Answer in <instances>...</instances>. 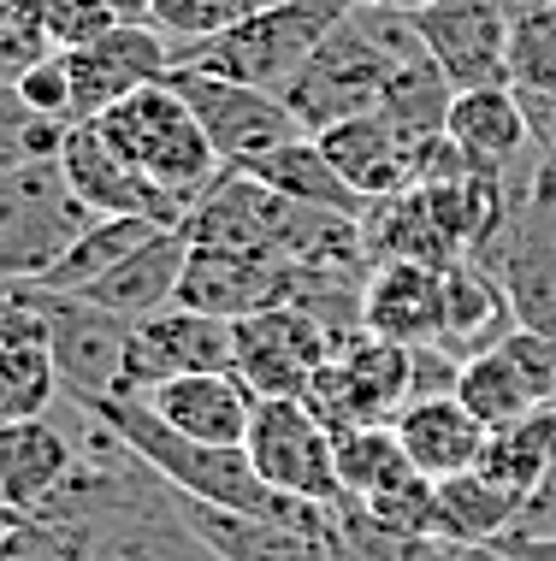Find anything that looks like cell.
I'll list each match as a JSON object with an SVG mask.
<instances>
[{"instance_id":"cell-19","label":"cell","mask_w":556,"mask_h":561,"mask_svg":"<svg viewBox=\"0 0 556 561\" xmlns=\"http://www.w3.org/2000/svg\"><path fill=\"white\" fill-rule=\"evenodd\" d=\"M83 561H219L207 538L184 520V496L172 508H131L83 526Z\"/></svg>"},{"instance_id":"cell-27","label":"cell","mask_w":556,"mask_h":561,"mask_svg":"<svg viewBox=\"0 0 556 561\" xmlns=\"http://www.w3.org/2000/svg\"><path fill=\"white\" fill-rule=\"evenodd\" d=\"M551 467H556V402H538L533 414L498 426L486 437V455H479V473L509 484V491H521V496H527Z\"/></svg>"},{"instance_id":"cell-6","label":"cell","mask_w":556,"mask_h":561,"mask_svg":"<svg viewBox=\"0 0 556 561\" xmlns=\"http://www.w3.org/2000/svg\"><path fill=\"white\" fill-rule=\"evenodd\" d=\"M303 402L332 432L397 420L402 408H409V343L373 337L367 325L350 331V337H338L332 355L320 360V373H314Z\"/></svg>"},{"instance_id":"cell-32","label":"cell","mask_w":556,"mask_h":561,"mask_svg":"<svg viewBox=\"0 0 556 561\" xmlns=\"http://www.w3.org/2000/svg\"><path fill=\"white\" fill-rule=\"evenodd\" d=\"M509 89L556 101V7L509 19Z\"/></svg>"},{"instance_id":"cell-14","label":"cell","mask_w":556,"mask_h":561,"mask_svg":"<svg viewBox=\"0 0 556 561\" xmlns=\"http://www.w3.org/2000/svg\"><path fill=\"white\" fill-rule=\"evenodd\" d=\"M59 165H66L71 190H78V202L89 214H131V219H160V225H178V231H184V219H190L184 207H178L160 184H148L125 154H113L95 125H71Z\"/></svg>"},{"instance_id":"cell-43","label":"cell","mask_w":556,"mask_h":561,"mask_svg":"<svg viewBox=\"0 0 556 561\" xmlns=\"http://www.w3.org/2000/svg\"><path fill=\"white\" fill-rule=\"evenodd\" d=\"M503 561H556V538H521V533H509L491 543Z\"/></svg>"},{"instance_id":"cell-37","label":"cell","mask_w":556,"mask_h":561,"mask_svg":"<svg viewBox=\"0 0 556 561\" xmlns=\"http://www.w3.org/2000/svg\"><path fill=\"white\" fill-rule=\"evenodd\" d=\"M12 89H19V95H24L36 113L59 118V125H78V95H71L66 54H48V59H30V66H19Z\"/></svg>"},{"instance_id":"cell-31","label":"cell","mask_w":556,"mask_h":561,"mask_svg":"<svg viewBox=\"0 0 556 561\" xmlns=\"http://www.w3.org/2000/svg\"><path fill=\"white\" fill-rule=\"evenodd\" d=\"M409 449H402V437L390 420H379V426H350L338 432V479H343V496L350 503H362V496L385 491L390 479L409 473Z\"/></svg>"},{"instance_id":"cell-44","label":"cell","mask_w":556,"mask_h":561,"mask_svg":"<svg viewBox=\"0 0 556 561\" xmlns=\"http://www.w3.org/2000/svg\"><path fill=\"white\" fill-rule=\"evenodd\" d=\"M373 7H390V12H420V7H432V0H373Z\"/></svg>"},{"instance_id":"cell-15","label":"cell","mask_w":556,"mask_h":561,"mask_svg":"<svg viewBox=\"0 0 556 561\" xmlns=\"http://www.w3.org/2000/svg\"><path fill=\"white\" fill-rule=\"evenodd\" d=\"M143 402L155 408V420H167L172 432L195 437V444L243 449L261 397L237 373H184V378H167V385L143 390Z\"/></svg>"},{"instance_id":"cell-22","label":"cell","mask_w":556,"mask_h":561,"mask_svg":"<svg viewBox=\"0 0 556 561\" xmlns=\"http://www.w3.org/2000/svg\"><path fill=\"white\" fill-rule=\"evenodd\" d=\"M362 242L373 254V266L385 261H415V266H456L468 254L456 249V237L444 231V219L432 214L427 190H397V195H379V202L362 214Z\"/></svg>"},{"instance_id":"cell-8","label":"cell","mask_w":556,"mask_h":561,"mask_svg":"<svg viewBox=\"0 0 556 561\" xmlns=\"http://www.w3.org/2000/svg\"><path fill=\"white\" fill-rule=\"evenodd\" d=\"M184 373H237V320L184 308V301L131 320L125 397H143V390L167 385V378H184Z\"/></svg>"},{"instance_id":"cell-23","label":"cell","mask_w":556,"mask_h":561,"mask_svg":"<svg viewBox=\"0 0 556 561\" xmlns=\"http://www.w3.org/2000/svg\"><path fill=\"white\" fill-rule=\"evenodd\" d=\"M444 136H450L456 148H468L479 165H491V172H509V165L527 154V142H533V118H527V107H521V95H515L509 83L456 89Z\"/></svg>"},{"instance_id":"cell-1","label":"cell","mask_w":556,"mask_h":561,"mask_svg":"<svg viewBox=\"0 0 556 561\" xmlns=\"http://www.w3.org/2000/svg\"><path fill=\"white\" fill-rule=\"evenodd\" d=\"M415 36V12H390V7H355L320 48L308 54V66L279 89V101L303 118L308 136H320L338 118L373 113L385 101L390 78H397L409 59H420Z\"/></svg>"},{"instance_id":"cell-21","label":"cell","mask_w":556,"mask_h":561,"mask_svg":"<svg viewBox=\"0 0 556 561\" xmlns=\"http://www.w3.org/2000/svg\"><path fill=\"white\" fill-rule=\"evenodd\" d=\"M184 261H190V237L178 231H160L148 237L137 254H125L113 272H101L89 290H78L83 301L118 313V320H143V313H160L178 301V278H184Z\"/></svg>"},{"instance_id":"cell-42","label":"cell","mask_w":556,"mask_h":561,"mask_svg":"<svg viewBox=\"0 0 556 561\" xmlns=\"http://www.w3.org/2000/svg\"><path fill=\"white\" fill-rule=\"evenodd\" d=\"M521 107L533 118V148L538 154H556V101L551 95H521Z\"/></svg>"},{"instance_id":"cell-29","label":"cell","mask_w":556,"mask_h":561,"mask_svg":"<svg viewBox=\"0 0 556 561\" xmlns=\"http://www.w3.org/2000/svg\"><path fill=\"white\" fill-rule=\"evenodd\" d=\"M456 397L468 402V414H479L491 432L538 408L533 385L521 378L515 360L503 355V343H498V348H486V355H468V360H462V385H456Z\"/></svg>"},{"instance_id":"cell-26","label":"cell","mask_w":556,"mask_h":561,"mask_svg":"<svg viewBox=\"0 0 556 561\" xmlns=\"http://www.w3.org/2000/svg\"><path fill=\"white\" fill-rule=\"evenodd\" d=\"M160 231H172V225H160V219H131V214H95L83 225V237L71 242L59 261L42 272V278H30V284H42V290H59V296H78L89 290V284L101 278V272H113L125 254H137L148 237H160Z\"/></svg>"},{"instance_id":"cell-41","label":"cell","mask_w":556,"mask_h":561,"mask_svg":"<svg viewBox=\"0 0 556 561\" xmlns=\"http://www.w3.org/2000/svg\"><path fill=\"white\" fill-rule=\"evenodd\" d=\"M515 533H521V538H556V467H551V473L527 491ZM503 538H509V533H503Z\"/></svg>"},{"instance_id":"cell-34","label":"cell","mask_w":556,"mask_h":561,"mask_svg":"<svg viewBox=\"0 0 556 561\" xmlns=\"http://www.w3.org/2000/svg\"><path fill=\"white\" fill-rule=\"evenodd\" d=\"M0 561H83V526L24 514L0 526Z\"/></svg>"},{"instance_id":"cell-33","label":"cell","mask_w":556,"mask_h":561,"mask_svg":"<svg viewBox=\"0 0 556 561\" xmlns=\"http://www.w3.org/2000/svg\"><path fill=\"white\" fill-rule=\"evenodd\" d=\"M71 125L36 113L19 89H0V165H36V160H59L66 154Z\"/></svg>"},{"instance_id":"cell-28","label":"cell","mask_w":556,"mask_h":561,"mask_svg":"<svg viewBox=\"0 0 556 561\" xmlns=\"http://www.w3.org/2000/svg\"><path fill=\"white\" fill-rule=\"evenodd\" d=\"M450 101H456L450 78H444L439 66H432L427 54H420V59H409V66L390 78L385 101H379L373 113L390 118V125H397V130L420 148V142H432V136H444V125H450Z\"/></svg>"},{"instance_id":"cell-4","label":"cell","mask_w":556,"mask_h":561,"mask_svg":"<svg viewBox=\"0 0 556 561\" xmlns=\"http://www.w3.org/2000/svg\"><path fill=\"white\" fill-rule=\"evenodd\" d=\"M355 7H367V0H279V7L243 12V19L225 24L219 36L172 48V66L219 71V78H237V83H254V89H273L279 95V89L308 66V54L320 48Z\"/></svg>"},{"instance_id":"cell-11","label":"cell","mask_w":556,"mask_h":561,"mask_svg":"<svg viewBox=\"0 0 556 561\" xmlns=\"http://www.w3.org/2000/svg\"><path fill=\"white\" fill-rule=\"evenodd\" d=\"M296 261L266 249H237V242H190L184 278H178V301L219 320H249L261 308L291 301Z\"/></svg>"},{"instance_id":"cell-2","label":"cell","mask_w":556,"mask_h":561,"mask_svg":"<svg viewBox=\"0 0 556 561\" xmlns=\"http://www.w3.org/2000/svg\"><path fill=\"white\" fill-rule=\"evenodd\" d=\"M89 414L107 420V426L125 437L178 496H190V503H202V508L273 514V520H303V514H314V503H291V496H279L273 484L254 473L249 449L195 444V437L172 432L167 420H155V408H148L143 397H107V402L89 408Z\"/></svg>"},{"instance_id":"cell-7","label":"cell","mask_w":556,"mask_h":561,"mask_svg":"<svg viewBox=\"0 0 556 561\" xmlns=\"http://www.w3.org/2000/svg\"><path fill=\"white\" fill-rule=\"evenodd\" d=\"M167 78H172L178 95L190 101V113L202 118V130H207V142H214L225 172H243V165H254L261 154L308 136L303 118L284 107L273 89H254V83L219 78V71H195V66H172Z\"/></svg>"},{"instance_id":"cell-13","label":"cell","mask_w":556,"mask_h":561,"mask_svg":"<svg viewBox=\"0 0 556 561\" xmlns=\"http://www.w3.org/2000/svg\"><path fill=\"white\" fill-rule=\"evenodd\" d=\"M59 54H66L71 95H78V125L172 71V42L155 24H113L107 36L83 42V48H59Z\"/></svg>"},{"instance_id":"cell-16","label":"cell","mask_w":556,"mask_h":561,"mask_svg":"<svg viewBox=\"0 0 556 561\" xmlns=\"http://www.w3.org/2000/svg\"><path fill=\"white\" fill-rule=\"evenodd\" d=\"M314 142L326 148V160L338 165L343 184H350L355 195H367V202L397 195V190H415V178H420V148L379 113L338 118V125H326Z\"/></svg>"},{"instance_id":"cell-12","label":"cell","mask_w":556,"mask_h":561,"mask_svg":"<svg viewBox=\"0 0 556 561\" xmlns=\"http://www.w3.org/2000/svg\"><path fill=\"white\" fill-rule=\"evenodd\" d=\"M415 36L450 89L509 83V12L498 0H432L415 12Z\"/></svg>"},{"instance_id":"cell-5","label":"cell","mask_w":556,"mask_h":561,"mask_svg":"<svg viewBox=\"0 0 556 561\" xmlns=\"http://www.w3.org/2000/svg\"><path fill=\"white\" fill-rule=\"evenodd\" d=\"M254 473L273 484L291 503L314 508H338L343 503V479H338V432L303 397H261L243 437Z\"/></svg>"},{"instance_id":"cell-9","label":"cell","mask_w":556,"mask_h":561,"mask_svg":"<svg viewBox=\"0 0 556 561\" xmlns=\"http://www.w3.org/2000/svg\"><path fill=\"white\" fill-rule=\"evenodd\" d=\"M48 313V348H54V367H59V385H66V402L78 408H95L107 397H125V337H131V320L95 308L83 296H59V290H42L30 284Z\"/></svg>"},{"instance_id":"cell-10","label":"cell","mask_w":556,"mask_h":561,"mask_svg":"<svg viewBox=\"0 0 556 561\" xmlns=\"http://www.w3.org/2000/svg\"><path fill=\"white\" fill-rule=\"evenodd\" d=\"M332 343L338 337L314 313H303L296 301H279V308L237 320V378L254 397H308Z\"/></svg>"},{"instance_id":"cell-40","label":"cell","mask_w":556,"mask_h":561,"mask_svg":"<svg viewBox=\"0 0 556 561\" xmlns=\"http://www.w3.org/2000/svg\"><path fill=\"white\" fill-rule=\"evenodd\" d=\"M118 24V12L107 0H48V36L59 48H83V42L107 36Z\"/></svg>"},{"instance_id":"cell-3","label":"cell","mask_w":556,"mask_h":561,"mask_svg":"<svg viewBox=\"0 0 556 561\" xmlns=\"http://www.w3.org/2000/svg\"><path fill=\"white\" fill-rule=\"evenodd\" d=\"M83 125H95L101 142H107L113 154H125L148 184L167 190L184 214H195V202L225 178L202 118L190 113V101L172 89V78L137 89V95H125L118 107L83 118Z\"/></svg>"},{"instance_id":"cell-35","label":"cell","mask_w":556,"mask_h":561,"mask_svg":"<svg viewBox=\"0 0 556 561\" xmlns=\"http://www.w3.org/2000/svg\"><path fill=\"white\" fill-rule=\"evenodd\" d=\"M362 508L373 520L397 526V533H432V514H439V479H427L420 467H409L402 479H390L385 491L362 496Z\"/></svg>"},{"instance_id":"cell-30","label":"cell","mask_w":556,"mask_h":561,"mask_svg":"<svg viewBox=\"0 0 556 561\" xmlns=\"http://www.w3.org/2000/svg\"><path fill=\"white\" fill-rule=\"evenodd\" d=\"M338 514V550L343 561H450L456 556V543L432 538V533H397V526L373 520L362 503H343L332 508Z\"/></svg>"},{"instance_id":"cell-20","label":"cell","mask_w":556,"mask_h":561,"mask_svg":"<svg viewBox=\"0 0 556 561\" xmlns=\"http://www.w3.org/2000/svg\"><path fill=\"white\" fill-rule=\"evenodd\" d=\"M397 437L409 449V461L420 467L427 479H456V473H474L479 455H486V437L491 426L479 414H468L462 397H432V402H409L397 420Z\"/></svg>"},{"instance_id":"cell-18","label":"cell","mask_w":556,"mask_h":561,"mask_svg":"<svg viewBox=\"0 0 556 561\" xmlns=\"http://www.w3.org/2000/svg\"><path fill=\"white\" fill-rule=\"evenodd\" d=\"M444 272L450 266H415V261H385L367 272L362 290V325L390 343H444Z\"/></svg>"},{"instance_id":"cell-25","label":"cell","mask_w":556,"mask_h":561,"mask_svg":"<svg viewBox=\"0 0 556 561\" xmlns=\"http://www.w3.org/2000/svg\"><path fill=\"white\" fill-rule=\"evenodd\" d=\"M249 178H261L266 190H279L284 202H303V207H320V214H343V219H362L367 214V195H355L350 184L338 178V165L326 160V148L314 136H296V142L261 154L254 165H243Z\"/></svg>"},{"instance_id":"cell-24","label":"cell","mask_w":556,"mask_h":561,"mask_svg":"<svg viewBox=\"0 0 556 561\" xmlns=\"http://www.w3.org/2000/svg\"><path fill=\"white\" fill-rule=\"evenodd\" d=\"M521 503L527 496L509 491V484L474 473H456V479H439V514H432V538L456 543V550H491L503 533H515L521 520Z\"/></svg>"},{"instance_id":"cell-38","label":"cell","mask_w":556,"mask_h":561,"mask_svg":"<svg viewBox=\"0 0 556 561\" xmlns=\"http://www.w3.org/2000/svg\"><path fill=\"white\" fill-rule=\"evenodd\" d=\"M503 355L521 367V378L533 385L538 402H556V331H527L515 325L503 337Z\"/></svg>"},{"instance_id":"cell-36","label":"cell","mask_w":556,"mask_h":561,"mask_svg":"<svg viewBox=\"0 0 556 561\" xmlns=\"http://www.w3.org/2000/svg\"><path fill=\"white\" fill-rule=\"evenodd\" d=\"M243 19V7L237 0H155L148 7V24L160 30V36H172L178 48L184 42H202V36H219L225 24Z\"/></svg>"},{"instance_id":"cell-46","label":"cell","mask_w":556,"mask_h":561,"mask_svg":"<svg viewBox=\"0 0 556 561\" xmlns=\"http://www.w3.org/2000/svg\"><path fill=\"white\" fill-rule=\"evenodd\" d=\"M0 526H7V520H0Z\"/></svg>"},{"instance_id":"cell-39","label":"cell","mask_w":556,"mask_h":561,"mask_svg":"<svg viewBox=\"0 0 556 561\" xmlns=\"http://www.w3.org/2000/svg\"><path fill=\"white\" fill-rule=\"evenodd\" d=\"M462 385V355L444 343H415L409 348V402H432V397H456Z\"/></svg>"},{"instance_id":"cell-17","label":"cell","mask_w":556,"mask_h":561,"mask_svg":"<svg viewBox=\"0 0 556 561\" xmlns=\"http://www.w3.org/2000/svg\"><path fill=\"white\" fill-rule=\"evenodd\" d=\"M78 467V437L59 432L48 414L0 426V520H24L54 503V491Z\"/></svg>"},{"instance_id":"cell-45","label":"cell","mask_w":556,"mask_h":561,"mask_svg":"<svg viewBox=\"0 0 556 561\" xmlns=\"http://www.w3.org/2000/svg\"><path fill=\"white\" fill-rule=\"evenodd\" d=\"M450 561H503V556H498V550H456Z\"/></svg>"}]
</instances>
